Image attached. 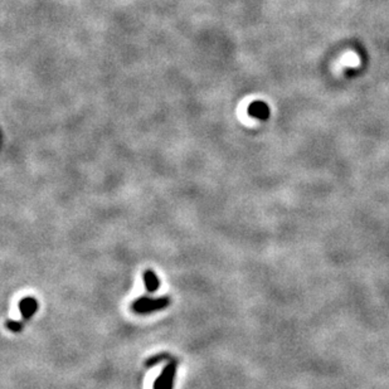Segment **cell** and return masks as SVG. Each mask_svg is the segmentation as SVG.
<instances>
[{"instance_id": "3", "label": "cell", "mask_w": 389, "mask_h": 389, "mask_svg": "<svg viewBox=\"0 0 389 389\" xmlns=\"http://www.w3.org/2000/svg\"><path fill=\"white\" fill-rule=\"evenodd\" d=\"M38 310V302L34 297L26 296L21 300L19 302V311H21L22 317L24 320H28L37 312Z\"/></svg>"}, {"instance_id": "6", "label": "cell", "mask_w": 389, "mask_h": 389, "mask_svg": "<svg viewBox=\"0 0 389 389\" xmlns=\"http://www.w3.org/2000/svg\"><path fill=\"white\" fill-rule=\"evenodd\" d=\"M359 63V59H358V57L355 54H353V53H348V54H345L341 58V61H340V64L341 66H357V64Z\"/></svg>"}, {"instance_id": "8", "label": "cell", "mask_w": 389, "mask_h": 389, "mask_svg": "<svg viewBox=\"0 0 389 389\" xmlns=\"http://www.w3.org/2000/svg\"><path fill=\"white\" fill-rule=\"evenodd\" d=\"M6 328H8L9 330L14 331V333H18V331H21L22 329H23V325H22L21 322L10 321V320H9V321L6 322Z\"/></svg>"}, {"instance_id": "2", "label": "cell", "mask_w": 389, "mask_h": 389, "mask_svg": "<svg viewBox=\"0 0 389 389\" xmlns=\"http://www.w3.org/2000/svg\"><path fill=\"white\" fill-rule=\"evenodd\" d=\"M177 373V363H170L164 368L161 374L156 378L154 383V389H173L174 378Z\"/></svg>"}, {"instance_id": "1", "label": "cell", "mask_w": 389, "mask_h": 389, "mask_svg": "<svg viewBox=\"0 0 389 389\" xmlns=\"http://www.w3.org/2000/svg\"><path fill=\"white\" fill-rule=\"evenodd\" d=\"M169 305H170V299L168 296L157 297V299H153V297H140V299H137L132 304V310L136 314L144 315L163 310V309L168 308Z\"/></svg>"}, {"instance_id": "5", "label": "cell", "mask_w": 389, "mask_h": 389, "mask_svg": "<svg viewBox=\"0 0 389 389\" xmlns=\"http://www.w3.org/2000/svg\"><path fill=\"white\" fill-rule=\"evenodd\" d=\"M251 113H252L253 116L259 117V119H266L268 115V108L264 104L256 102L255 105L251 106Z\"/></svg>"}, {"instance_id": "7", "label": "cell", "mask_w": 389, "mask_h": 389, "mask_svg": "<svg viewBox=\"0 0 389 389\" xmlns=\"http://www.w3.org/2000/svg\"><path fill=\"white\" fill-rule=\"evenodd\" d=\"M165 358H166V354H159V355H156V357L150 358V359H148V362H146V365L148 366L155 365V364L160 363V362H163V359H165Z\"/></svg>"}, {"instance_id": "4", "label": "cell", "mask_w": 389, "mask_h": 389, "mask_svg": "<svg viewBox=\"0 0 389 389\" xmlns=\"http://www.w3.org/2000/svg\"><path fill=\"white\" fill-rule=\"evenodd\" d=\"M144 282H145L146 290L151 293L155 292L160 286L159 279L153 270H146L144 272Z\"/></svg>"}]
</instances>
